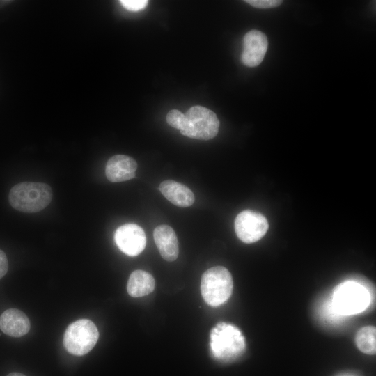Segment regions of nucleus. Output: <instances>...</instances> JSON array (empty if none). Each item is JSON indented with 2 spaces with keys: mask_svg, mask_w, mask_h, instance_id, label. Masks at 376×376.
<instances>
[{
  "mask_svg": "<svg viewBox=\"0 0 376 376\" xmlns=\"http://www.w3.org/2000/svg\"><path fill=\"white\" fill-rule=\"evenodd\" d=\"M6 376H26V375L20 373L14 372V373H9Z\"/></svg>",
  "mask_w": 376,
  "mask_h": 376,
  "instance_id": "aec40b11",
  "label": "nucleus"
},
{
  "mask_svg": "<svg viewBox=\"0 0 376 376\" xmlns=\"http://www.w3.org/2000/svg\"><path fill=\"white\" fill-rule=\"evenodd\" d=\"M370 296L362 285L347 281L339 285L333 295L334 311L342 315H354L364 311L369 304Z\"/></svg>",
  "mask_w": 376,
  "mask_h": 376,
  "instance_id": "39448f33",
  "label": "nucleus"
},
{
  "mask_svg": "<svg viewBox=\"0 0 376 376\" xmlns=\"http://www.w3.org/2000/svg\"><path fill=\"white\" fill-rule=\"evenodd\" d=\"M234 224L237 237L246 244L260 240L269 228L267 219L262 214L251 210L239 213Z\"/></svg>",
  "mask_w": 376,
  "mask_h": 376,
  "instance_id": "0eeeda50",
  "label": "nucleus"
},
{
  "mask_svg": "<svg viewBox=\"0 0 376 376\" xmlns=\"http://www.w3.org/2000/svg\"><path fill=\"white\" fill-rule=\"evenodd\" d=\"M159 190L168 201L176 206L187 207L194 202V195L191 190L178 182L164 180L160 184Z\"/></svg>",
  "mask_w": 376,
  "mask_h": 376,
  "instance_id": "ddd939ff",
  "label": "nucleus"
},
{
  "mask_svg": "<svg viewBox=\"0 0 376 376\" xmlns=\"http://www.w3.org/2000/svg\"><path fill=\"white\" fill-rule=\"evenodd\" d=\"M184 113L177 109L169 111L166 115V120L167 123L172 127L180 130Z\"/></svg>",
  "mask_w": 376,
  "mask_h": 376,
  "instance_id": "dca6fc26",
  "label": "nucleus"
},
{
  "mask_svg": "<svg viewBox=\"0 0 376 376\" xmlns=\"http://www.w3.org/2000/svg\"><path fill=\"white\" fill-rule=\"evenodd\" d=\"M210 338L211 352L219 361H233L240 357L246 347L244 336L232 324L218 323L212 329Z\"/></svg>",
  "mask_w": 376,
  "mask_h": 376,
  "instance_id": "f03ea898",
  "label": "nucleus"
},
{
  "mask_svg": "<svg viewBox=\"0 0 376 376\" xmlns=\"http://www.w3.org/2000/svg\"><path fill=\"white\" fill-rule=\"evenodd\" d=\"M120 4L130 11H139L144 9L148 1L147 0H121Z\"/></svg>",
  "mask_w": 376,
  "mask_h": 376,
  "instance_id": "f3484780",
  "label": "nucleus"
},
{
  "mask_svg": "<svg viewBox=\"0 0 376 376\" xmlns=\"http://www.w3.org/2000/svg\"><path fill=\"white\" fill-rule=\"evenodd\" d=\"M154 240L161 256L167 261H174L179 253L178 242L174 230L168 225L157 226Z\"/></svg>",
  "mask_w": 376,
  "mask_h": 376,
  "instance_id": "9b49d317",
  "label": "nucleus"
},
{
  "mask_svg": "<svg viewBox=\"0 0 376 376\" xmlns=\"http://www.w3.org/2000/svg\"><path fill=\"white\" fill-rule=\"evenodd\" d=\"M155 285V279L150 273L143 270H135L129 277L127 290L131 297H140L152 292Z\"/></svg>",
  "mask_w": 376,
  "mask_h": 376,
  "instance_id": "4468645a",
  "label": "nucleus"
},
{
  "mask_svg": "<svg viewBox=\"0 0 376 376\" xmlns=\"http://www.w3.org/2000/svg\"><path fill=\"white\" fill-rule=\"evenodd\" d=\"M137 163L132 157L125 155H116L107 162L105 174L112 182H123L136 176Z\"/></svg>",
  "mask_w": 376,
  "mask_h": 376,
  "instance_id": "9d476101",
  "label": "nucleus"
},
{
  "mask_svg": "<svg viewBox=\"0 0 376 376\" xmlns=\"http://www.w3.org/2000/svg\"><path fill=\"white\" fill-rule=\"evenodd\" d=\"M28 317L17 308L6 310L0 315V329L11 337H21L30 330Z\"/></svg>",
  "mask_w": 376,
  "mask_h": 376,
  "instance_id": "f8f14e48",
  "label": "nucleus"
},
{
  "mask_svg": "<svg viewBox=\"0 0 376 376\" xmlns=\"http://www.w3.org/2000/svg\"><path fill=\"white\" fill-rule=\"evenodd\" d=\"M8 269V261L6 253L0 249V279L5 276Z\"/></svg>",
  "mask_w": 376,
  "mask_h": 376,
  "instance_id": "6ab92c4d",
  "label": "nucleus"
},
{
  "mask_svg": "<svg viewBox=\"0 0 376 376\" xmlns=\"http://www.w3.org/2000/svg\"><path fill=\"white\" fill-rule=\"evenodd\" d=\"M99 332L95 324L88 319L70 324L63 336V345L68 352L82 356L89 352L97 342Z\"/></svg>",
  "mask_w": 376,
  "mask_h": 376,
  "instance_id": "423d86ee",
  "label": "nucleus"
},
{
  "mask_svg": "<svg viewBox=\"0 0 376 376\" xmlns=\"http://www.w3.org/2000/svg\"><path fill=\"white\" fill-rule=\"evenodd\" d=\"M246 3L258 8H270L280 6L281 0H246Z\"/></svg>",
  "mask_w": 376,
  "mask_h": 376,
  "instance_id": "a211bd4d",
  "label": "nucleus"
},
{
  "mask_svg": "<svg viewBox=\"0 0 376 376\" xmlns=\"http://www.w3.org/2000/svg\"><path fill=\"white\" fill-rule=\"evenodd\" d=\"M114 240L118 249L129 256L140 254L146 245V236L143 228L135 224H126L115 231Z\"/></svg>",
  "mask_w": 376,
  "mask_h": 376,
  "instance_id": "6e6552de",
  "label": "nucleus"
},
{
  "mask_svg": "<svg viewBox=\"0 0 376 376\" xmlns=\"http://www.w3.org/2000/svg\"><path fill=\"white\" fill-rule=\"evenodd\" d=\"M219 120L210 109L196 105L184 114L180 133L198 140H210L218 134Z\"/></svg>",
  "mask_w": 376,
  "mask_h": 376,
  "instance_id": "20e7f679",
  "label": "nucleus"
},
{
  "mask_svg": "<svg viewBox=\"0 0 376 376\" xmlns=\"http://www.w3.org/2000/svg\"><path fill=\"white\" fill-rule=\"evenodd\" d=\"M233 288L231 274L224 267H212L201 276V295L209 306L217 307L224 304L230 298Z\"/></svg>",
  "mask_w": 376,
  "mask_h": 376,
  "instance_id": "7ed1b4c3",
  "label": "nucleus"
},
{
  "mask_svg": "<svg viewBox=\"0 0 376 376\" xmlns=\"http://www.w3.org/2000/svg\"><path fill=\"white\" fill-rule=\"evenodd\" d=\"M53 197L51 187L44 182H22L10 190L8 201L15 210L34 213L45 208Z\"/></svg>",
  "mask_w": 376,
  "mask_h": 376,
  "instance_id": "f257e3e1",
  "label": "nucleus"
},
{
  "mask_svg": "<svg viewBox=\"0 0 376 376\" xmlns=\"http://www.w3.org/2000/svg\"><path fill=\"white\" fill-rule=\"evenodd\" d=\"M376 329L374 326L361 328L356 334L355 342L362 352L373 355L376 352Z\"/></svg>",
  "mask_w": 376,
  "mask_h": 376,
  "instance_id": "2eb2a0df",
  "label": "nucleus"
},
{
  "mask_svg": "<svg viewBox=\"0 0 376 376\" xmlns=\"http://www.w3.org/2000/svg\"><path fill=\"white\" fill-rule=\"evenodd\" d=\"M268 47L266 35L258 30H251L243 38L242 62L247 67L258 66L263 61Z\"/></svg>",
  "mask_w": 376,
  "mask_h": 376,
  "instance_id": "1a4fd4ad",
  "label": "nucleus"
}]
</instances>
